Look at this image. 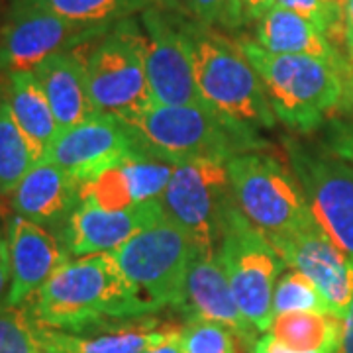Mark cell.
Wrapping results in <instances>:
<instances>
[{"label": "cell", "instance_id": "1", "mask_svg": "<svg viewBox=\"0 0 353 353\" xmlns=\"http://www.w3.org/2000/svg\"><path fill=\"white\" fill-rule=\"evenodd\" d=\"M22 306L39 328L67 334L155 314L110 253L69 259Z\"/></svg>", "mask_w": 353, "mask_h": 353}, {"label": "cell", "instance_id": "2", "mask_svg": "<svg viewBox=\"0 0 353 353\" xmlns=\"http://www.w3.org/2000/svg\"><path fill=\"white\" fill-rule=\"evenodd\" d=\"M126 124L136 128L153 159L171 165L201 159L228 163L240 153L257 152L265 145L257 130L232 122L210 108L153 104Z\"/></svg>", "mask_w": 353, "mask_h": 353}, {"label": "cell", "instance_id": "3", "mask_svg": "<svg viewBox=\"0 0 353 353\" xmlns=\"http://www.w3.org/2000/svg\"><path fill=\"white\" fill-rule=\"evenodd\" d=\"M194 79L204 104L232 122L253 128H273L275 114L261 77L248 61L238 41L210 26L187 20Z\"/></svg>", "mask_w": 353, "mask_h": 353}, {"label": "cell", "instance_id": "4", "mask_svg": "<svg viewBox=\"0 0 353 353\" xmlns=\"http://www.w3.org/2000/svg\"><path fill=\"white\" fill-rule=\"evenodd\" d=\"M238 46L261 77L275 118L299 134L324 122L343 94V79L336 65L310 55H287L263 50L250 38Z\"/></svg>", "mask_w": 353, "mask_h": 353}, {"label": "cell", "instance_id": "5", "mask_svg": "<svg viewBox=\"0 0 353 353\" xmlns=\"http://www.w3.org/2000/svg\"><path fill=\"white\" fill-rule=\"evenodd\" d=\"M236 206L265 238H285L316 224L292 169L275 155L248 152L228 161Z\"/></svg>", "mask_w": 353, "mask_h": 353}, {"label": "cell", "instance_id": "6", "mask_svg": "<svg viewBox=\"0 0 353 353\" xmlns=\"http://www.w3.org/2000/svg\"><path fill=\"white\" fill-rule=\"evenodd\" d=\"M88 97L99 112L130 120L153 106L145 73V34L120 20L85 57Z\"/></svg>", "mask_w": 353, "mask_h": 353}, {"label": "cell", "instance_id": "7", "mask_svg": "<svg viewBox=\"0 0 353 353\" xmlns=\"http://www.w3.org/2000/svg\"><path fill=\"white\" fill-rule=\"evenodd\" d=\"M218 255L243 318L267 334L275 320L273 292L285 273V259L236 204L228 212Z\"/></svg>", "mask_w": 353, "mask_h": 353}, {"label": "cell", "instance_id": "8", "mask_svg": "<svg viewBox=\"0 0 353 353\" xmlns=\"http://www.w3.org/2000/svg\"><path fill=\"white\" fill-rule=\"evenodd\" d=\"M194 248L189 234L163 216L110 255L141 299L159 312L163 308H181Z\"/></svg>", "mask_w": 353, "mask_h": 353}, {"label": "cell", "instance_id": "9", "mask_svg": "<svg viewBox=\"0 0 353 353\" xmlns=\"http://www.w3.org/2000/svg\"><path fill=\"white\" fill-rule=\"evenodd\" d=\"M161 204L165 216L183 228L194 245L218 250L228 212L236 204L228 163L201 159L175 165Z\"/></svg>", "mask_w": 353, "mask_h": 353}, {"label": "cell", "instance_id": "10", "mask_svg": "<svg viewBox=\"0 0 353 353\" xmlns=\"http://www.w3.org/2000/svg\"><path fill=\"white\" fill-rule=\"evenodd\" d=\"M287 155L318 228L353 259V167L296 141H287Z\"/></svg>", "mask_w": 353, "mask_h": 353}, {"label": "cell", "instance_id": "11", "mask_svg": "<svg viewBox=\"0 0 353 353\" xmlns=\"http://www.w3.org/2000/svg\"><path fill=\"white\" fill-rule=\"evenodd\" d=\"M145 28V73L153 104L208 108L194 79L187 20L173 10L150 6L141 12Z\"/></svg>", "mask_w": 353, "mask_h": 353}, {"label": "cell", "instance_id": "12", "mask_svg": "<svg viewBox=\"0 0 353 353\" xmlns=\"http://www.w3.org/2000/svg\"><path fill=\"white\" fill-rule=\"evenodd\" d=\"M132 157L152 155L136 128L118 116L104 112L94 114L69 130H61L43 155L46 161L59 165L79 183H87Z\"/></svg>", "mask_w": 353, "mask_h": 353}, {"label": "cell", "instance_id": "13", "mask_svg": "<svg viewBox=\"0 0 353 353\" xmlns=\"http://www.w3.org/2000/svg\"><path fill=\"white\" fill-rule=\"evenodd\" d=\"M108 30L71 24L28 0H14L8 20L0 30V75L34 71L53 53L73 50Z\"/></svg>", "mask_w": 353, "mask_h": 353}, {"label": "cell", "instance_id": "14", "mask_svg": "<svg viewBox=\"0 0 353 353\" xmlns=\"http://www.w3.org/2000/svg\"><path fill=\"white\" fill-rule=\"evenodd\" d=\"M269 240V238H267ZM271 245L290 269L303 273L320 290L330 314L343 320L353 301V259L314 224L285 238H271Z\"/></svg>", "mask_w": 353, "mask_h": 353}, {"label": "cell", "instance_id": "15", "mask_svg": "<svg viewBox=\"0 0 353 353\" xmlns=\"http://www.w3.org/2000/svg\"><path fill=\"white\" fill-rule=\"evenodd\" d=\"M179 312L185 316V320H204L226 326L250 353L255 341L259 340V332L243 318L234 299L218 250L194 248Z\"/></svg>", "mask_w": 353, "mask_h": 353}, {"label": "cell", "instance_id": "16", "mask_svg": "<svg viewBox=\"0 0 353 353\" xmlns=\"http://www.w3.org/2000/svg\"><path fill=\"white\" fill-rule=\"evenodd\" d=\"M165 216L161 199L134 204L124 210H102L94 204L79 202L61 230V241L71 257L112 253L141 230Z\"/></svg>", "mask_w": 353, "mask_h": 353}, {"label": "cell", "instance_id": "17", "mask_svg": "<svg viewBox=\"0 0 353 353\" xmlns=\"http://www.w3.org/2000/svg\"><path fill=\"white\" fill-rule=\"evenodd\" d=\"M6 236L12 265L8 306H22L61 265L69 261L71 255L61 238L24 216L14 214L10 218Z\"/></svg>", "mask_w": 353, "mask_h": 353}, {"label": "cell", "instance_id": "18", "mask_svg": "<svg viewBox=\"0 0 353 353\" xmlns=\"http://www.w3.org/2000/svg\"><path fill=\"white\" fill-rule=\"evenodd\" d=\"M81 202V183L59 165L41 159L12 192V210L18 216L51 230H63Z\"/></svg>", "mask_w": 353, "mask_h": 353}, {"label": "cell", "instance_id": "19", "mask_svg": "<svg viewBox=\"0 0 353 353\" xmlns=\"http://www.w3.org/2000/svg\"><path fill=\"white\" fill-rule=\"evenodd\" d=\"M61 130L77 126L99 114L88 97L85 59L73 50L57 51L34 69Z\"/></svg>", "mask_w": 353, "mask_h": 353}, {"label": "cell", "instance_id": "20", "mask_svg": "<svg viewBox=\"0 0 353 353\" xmlns=\"http://www.w3.org/2000/svg\"><path fill=\"white\" fill-rule=\"evenodd\" d=\"M263 50L287 55H310L336 65L340 71L350 57H343L330 38L310 20L287 8L273 6L257 22V39Z\"/></svg>", "mask_w": 353, "mask_h": 353}, {"label": "cell", "instance_id": "21", "mask_svg": "<svg viewBox=\"0 0 353 353\" xmlns=\"http://www.w3.org/2000/svg\"><path fill=\"white\" fill-rule=\"evenodd\" d=\"M175 328V324H163L161 320L143 316L83 334L43 330L48 338L67 353H141L153 343L165 340Z\"/></svg>", "mask_w": 353, "mask_h": 353}, {"label": "cell", "instance_id": "22", "mask_svg": "<svg viewBox=\"0 0 353 353\" xmlns=\"http://www.w3.org/2000/svg\"><path fill=\"white\" fill-rule=\"evenodd\" d=\"M4 88L14 120L43 159L48 148L57 138L61 128L55 120V114L51 110L34 71H14L4 75Z\"/></svg>", "mask_w": 353, "mask_h": 353}, {"label": "cell", "instance_id": "23", "mask_svg": "<svg viewBox=\"0 0 353 353\" xmlns=\"http://www.w3.org/2000/svg\"><path fill=\"white\" fill-rule=\"evenodd\" d=\"M292 352L336 353L341 336V320L326 312L279 314L267 332Z\"/></svg>", "mask_w": 353, "mask_h": 353}, {"label": "cell", "instance_id": "24", "mask_svg": "<svg viewBox=\"0 0 353 353\" xmlns=\"http://www.w3.org/2000/svg\"><path fill=\"white\" fill-rule=\"evenodd\" d=\"M41 161L38 150L14 120L6 88H0V199L12 194L28 171Z\"/></svg>", "mask_w": 353, "mask_h": 353}, {"label": "cell", "instance_id": "25", "mask_svg": "<svg viewBox=\"0 0 353 353\" xmlns=\"http://www.w3.org/2000/svg\"><path fill=\"white\" fill-rule=\"evenodd\" d=\"M67 22L85 28H112L130 14L143 12L155 0H28Z\"/></svg>", "mask_w": 353, "mask_h": 353}, {"label": "cell", "instance_id": "26", "mask_svg": "<svg viewBox=\"0 0 353 353\" xmlns=\"http://www.w3.org/2000/svg\"><path fill=\"white\" fill-rule=\"evenodd\" d=\"M289 312H326L328 304L322 299L320 290L299 271H287L279 277L273 292V314Z\"/></svg>", "mask_w": 353, "mask_h": 353}, {"label": "cell", "instance_id": "27", "mask_svg": "<svg viewBox=\"0 0 353 353\" xmlns=\"http://www.w3.org/2000/svg\"><path fill=\"white\" fill-rule=\"evenodd\" d=\"M175 165L165 163L153 157H132L122 163V171L128 179L134 202L157 201L163 196L171 181Z\"/></svg>", "mask_w": 353, "mask_h": 353}, {"label": "cell", "instance_id": "28", "mask_svg": "<svg viewBox=\"0 0 353 353\" xmlns=\"http://www.w3.org/2000/svg\"><path fill=\"white\" fill-rule=\"evenodd\" d=\"M81 202L94 204L102 210H124L134 206V196L128 185V179L122 171V165L102 171L101 175L81 183Z\"/></svg>", "mask_w": 353, "mask_h": 353}, {"label": "cell", "instance_id": "29", "mask_svg": "<svg viewBox=\"0 0 353 353\" xmlns=\"http://www.w3.org/2000/svg\"><path fill=\"white\" fill-rule=\"evenodd\" d=\"M39 326L26 306H0V353H36Z\"/></svg>", "mask_w": 353, "mask_h": 353}, {"label": "cell", "instance_id": "30", "mask_svg": "<svg viewBox=\"0 0 353 353\" xmlns=\"http://www.w3.org/2000/svg\"><path fill=\"white\" fill-rule=\"evenodd\" d=\"M181 353H238V338L232 330L214 322L187 320L181 326Z\"/></svg>", "mask_w": 353, "mask_h": 353}, {"label": "cell", "instance_id": "31", "mask_svg": "<svg viewBox=\"0 0 353 353\" xmlns=\"http://www.w3.org/2000/svg\"><path fill=\"white\" fill-rule=\"evenodd\" d=\"M275 6V0H230L224 28L238 30L241 26L259 22Z\"/></svg>", "mask_w": 353, "mask_h": 353}, {"label": "cell", "instance_id": "32", "mask_svg": "<svg viewBox=\"0 0 353 353\" xmlns=\"http://www.w3.org/2000/svg\"><path fill=\"white\" fill-rule=\"evenodd\" d=\"M228 2L230 0H189V14L204 26L226 24Z\"/></svg>", "mask_w": 353, "mask_h": 353}, {"label": "cell", "instance_id": "33", "mask_svg": "<svg viewBox=\"0 0 353 353\" xmlns=\"http://www.w3.org/2000/svg\"><path fill=\"white\" fill-rule=\"evenodd\" d=\"M330 148L343 161L353 163V126L352 124H336L330 134Z\"/></svg>", "mask_w": 353, "mask_h": 353}, {"label": "cell", "instance_id": "34", "mask_svg": "<svg viewBox=\"0 0 353 353\" xmlns=\"http://www.w3.org/2000/svg\"><path fill=\"white\" fill-rule=\"evenodd\" d=\"M10 285H12V265H10L8 236H4L0 230V306L8 304Z\"/></svg>", "mask_w": 353, "mask_h": 353}, {"label": "cell", "instance_id": "35", "mask_svg": "<svg viewBox=\"0 0 353 353\" xmlns=\"http://www.w3.org/2000/svg\"><path fill=\"white\" fill-rule=\"evenodd\" d=\"M336 353H353V301L347 314L341 320V336Z\"/></svg>", "mask_w": 353, "mask_h": 353}, {"label": "cell", "instance_id": "36", "mask_svg": "<svg viewBox=\"0 0 353 353\" xmlns=\"http://www.w3.org/2000/svg\"><path fill=\"white\" fill-rule=\"evenodd\" d=\"M252 353H328V352H292L289 347H285L281 341H277L271 334H265L259 340L255 341Z\"/></svg>", "mask_w": 353, "mask_h": 353}, {"label": "cell", "instance_id": "37", "mask_svg": "<svg viewBox=\"0 0 353 353\" xmlns=\"http://www.w3.org/2000/svg\"><path fill=\"white\" fill-rule=\"evenodd\" d=\"M341 79H343V94H341L340 106L353 114V57L347 59L345 69L341 71Z\"/></svg>", "mask_w": 353, "mask_h": 353}, {"label": "cell", "instance_id": "38", "mask_svg": "<svg viewBox=\"0 0 353 353\" xmlns=\"http://www.w3.org/2000/svg\"><path fill=\"white\" fill-rule=\"evenodd\" d=\"M341 24L345 48L350 51V57H353V0H343L341 4Z\"/></svg>", "mask_w": 353, "mask_h": 353}, {"label": "cell", "instance_id": "39", "mask_svg": "<svg viewBox=\"0 0 353 353\" xmlns=\"http://www.w3.org/2000/svg\"><path fill=\"white\" fill-rule=\"evenodd\" d=\"M179 338H181V326H176L165 340L153 343V345H150L145 352L141 353H181Z\"/></svg>", "mask_w": 353, "mask_h": 353}, {"label": "cell", "instance_id": "40", "mask_svg": "<svg viewBox=\"0 0 353 353\" xmlns=\"http://www.w3.org/2000/svg\"><path fill=\"white\" fill-rule=\"evenodd\" d=\"M36 353H67L65 350H61L57 343H53V341L48 338V334H46V330L39 328V345Z\"/></svg>", "mask_w": 353, "mask_h": 353}, {"label": "cell", "instance_id": "41", "mask_svg": "<svg viewBox=\"0 0 353 353\" xmlns=\"http://www.w3.org/2000/svg\"><path fill=\"white\" fill-rule=\"evenodd\" d=\"M153 6L173 10V12H189V0H155Z\"/></svg>", "mask_w": 353, "mask_h": 353}, {"label": "cell", "instance_id": "42", "mask_svg": "<svg viewBox=\"0 0 353 353\" xmlns=\"http://www.w3.org/2000/svg\"><path fill=\"white\" fill-rule=\"evenodd\" d=\"M324 4H328V6H341L343 4V0H322Z\"/></svg>", "mask_w": 353, "mask_h": 353}, {"label": "cell", "instance_id": "43", "mask_svg": "<svg viewBox=\"0 0 353 353\" xmlns=\"http://www.w3.org/2000/svg\"><path fill=\"white\" fill-rule=\"evenodd\" d=\"M2 77H4V75H0V88H2V81H4V79H2Z\"/></svg>", "mask_w": 353, "mask_h": 353}]
</instances>
